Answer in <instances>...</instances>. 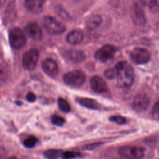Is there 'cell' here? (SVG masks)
Masks as SVG:
<instances>
[{"label": "cell", "instance_id": "6da1fadb", "mask_svg": "<svg viewBox=\"0 0 159 159\" xmlns=\"http://www.w3.org/2000/svg\"><path fill=\"white\" fill-rule=\"evenodd\" d=\"M117 85L122 88H130L134 81V71L133 67L126 61L117 63L115 66Z\"/></svg>", "mask_w": 159, "mask_h": 159}, {"label": "cell", "instance_id": "7a4b0ae2", "mask_svg": "<svg viewBox=\"0 0 159 159\" xmlns=\"http://www.w3.org/2000/svg\"><path fill=\"white\" fill-rule=\"evenodd\" d=\"M86 76L84 72L80 70H74L65 73L63 76L65 83L73 88H79L84 83Z\"/></svg>", "mask_w": 159, "mask_h": 159}, {"label": "cell", "instance_id": "3957f363", "mask_svg": "<svg viewBox=\"0 0 159 159\" xmlns=\"http://www.w3.org/2000/svg\"><path fill=\"white\" fill-rule=\"evenodd\" d=\"M43 25L46 30L52 35H58L65 30V25L51 16H46L43 19Z\"/></svg>", "mask_w": 159, "mask_h": 159}, {"label": "cell", "instance_id": "277c9868", "mask_svg": "<svg viewBox=\"0 0 159 159\" xmlns=\"http://www.w3.org/2000/svg\"><path fill=\"white\" fill-rule=\"evenodd\" d=\"M143 147L138 146H122L119 148L118 153L122 157L128 158H140L145 155Z\"/></svg>", "mask_w": 159, "mask_h": 159}, {"label": "cell", "instance_id": "5b68a950", "mask_svg": "<svg viewBox=\"0 0 159 159\" xmlns=\"http://www.w3.org/2000/svg\"><path fill=\"white\" fill-rule=\"evenodd\" d=\"M26 41L25 35L20 29L15 27L11 30L9 42L12 48L17 50L20 49L25 46Z\"/></svg>", "mask_w": 159, "mask_h": 159}, {"label": "cell", "instance_id": "8992f818", "mask_svg": "<svg viewBox=\"0 0 159 159\" xmlns=\"http://www.w3.org/2000/svg\"><path fill=\"white\" fill-rule=\"evenodd\" d=\"M130 58L136 64H145L150 59V53L145 48L137 47L132 50L130 53Z\"/></svg>", "mask_w": 159, "mask_h": 159}, {"label": "cell", "instance_id": "52a82bcc", "mask_svg": "<svg viewBox=\"0 0 159 159\" xmlns=\"http://www.w3.org/2000/svg\"><path fill=\"white\" fill-rule=\"evenodd\" d=\"M116 52V48L113 45H105L96 52L94 57L96 60L102 62H105L112 59Z\"/></svg>", "mask_w": 159, "mask_h": 159}, {"label": "cell", "instance_id": "ba28073f", "mask_svg": "<svg viewBox=\"0 0 159 159\" xmlns=\"http://www.w3.org/2000/svg\"><path fill=\"white\" fill-rule=\"evenodd\" d=\"M39 52L36 49H30L27 52L22 58V65L28 70H34L38 62Z\"/></svg>", "mask_w": 159, "mask_h": 159}, {"label": "cell", "instance_id": "9c48e42d", "mask_svg": "<svg viewBox=\"0 0 159 159\" xmlns=\"http://www.w3.org/2000/svg\"><path fill=\"white\" fill-rule=\"evenodd\" d=\"M131 17L133 22L137 25H143L146 23L147 19L145 12L137 3L133 4L130 9Z\"/></svg>", "mask_w": 159, "mask_h": 159}, {"label": "cell", "instance_id": "30bf717a", "mask_svg": "<svg viewBox=\"0 0 159 159\" xmlns=\"http://www.w3.org/2000/svg\"><path fill=\"white\" fill-rule=\"evenodd\" d=\"M150 102L149 98L144 94H138L134 98L132 107L137 112L144 111L147 109Z\"/></svg>", "mask_w": 159, "mask_h": 159}, {"label": "cell", "instance_id": "8fae6325", "mask_svg": "<svg viewBox=\"0 0 159 159\" xmlns=\"http://www.w3.org/2000/svg\"><path fill=\"white\" fill-rule=\"evenodd\" d=\"M90 85L92 89L97 93H102L108 90V86L101 77L99 76H94L90 80Z\"/></svg>", "mask_w": 159, "mask_h": 159}, {"label": "cell", "instance_id": "7c38bea8", "mask_svg": "<svg viewBox=\"0 0 159 159\" xmlns=\"http://www.w3.org/2000/svg\"><path fill=\"white\" fill-rule=\"evenodd\" d=\"M43 71L51 77L55 76L58 73V66L57 62L51 58H47L42 63Z\"/></svg>", "mask_w": 159, "mask_h": 159}, {"label": "cell", "instance_id": "4fadbf2b", "mask_svg": "<svg viewBox=\"0 0 159 159\" xmlns=\"http://www.w3.org/2000/svg\"><path fill=\"white\" fill-rule=\"evenodd\" d=\"M25 31L29 37L34 40H40L42 38V31L41 28L34 22L29 24L25 27Z\"/></svg>", "mask_w": 159, "mask_h": 159}, {"label": "cell", "instance_id": "5bb4252c", "mask_svg": "<svg viewBox=\"0 0 159 159\" xmlns=\"http://www.w3.org/2000/svg\"><path fill=\"white\" fill-rule=\"evenodd\" d=\"M44 0H25V6L27 9L35 14L40 13L43 7Z\"/></svg>", "mask_w": 159, "mask_h": 159}, {"label": "cell", "instance_id": "9a60e30c", "mask_svg": "<svg viewBox=\"0 0 159 159\" xmlns=\"http://www.w3.org/2000/svg\"><path fill=\"white\" fill-rule=\"evenodd\" d=\"M66 57L68 60L73 63H78L83 61L85 58V54L81 50H70L66 52Z\"/></svg>", "mask_w": 159, "mask_h": 159}, {"label": "cell", "instance_id": "2e32d148", "mask_svg": "<svg viewBox=\"0 0 159 159\" xmlns=\"http://www.w3.org/2000/svg\"><path fill=\"white\" fill-rule=\"evenodd\" d=\"M76 101L81 106L90 109H98L99 108V103L94 99L89 98L78 97L76 99Z\"/></svg>", "mask_w": 159, "mask_h": 159}, {"label": "cell", "instance_id": "e0dca14e", "mask_svg": "<svg viewBox=\"0 0 159 159\" xmlns=\"http://www.w3.org/2000/svg\"><path fill=\"white\" fill-rule=\"evenodd\" d=\"M83 39V34L78 30H73L66 36V42L71 45H78L81 43Z\"/></svg>", "mask_w": 159, "mask_h": 159}, {"label": "cell", "instance_id": "ac0fdd59", "mask_svg": "<svg viewBox=\"0 0 159 159\" xmlns=\"http://www.w3.org/2000/svg\"><path fill=\"white\" fill-rule=\"evenodd\" d=\"M102 18L99 15L95 14L90 16L86 21V27L90 30H93L100 25Z\"/></svg>", "mask_w": 159, "mask_h": 159}, {"label": "cell", "instance_id": "d6986e66", "mask_svg": "<svg viewBox=\"0 0 159 159\" xmlns=\"http://www.w3.org/2000/svg\"><path fill=\"white\" fill-rule=\"evenodd\" d=\"M63 152L61 150H57V149H51L47 150L44 155L46 157L49 158H58L60 156H62Z\"/></svg>", "mask_w": 159, "mask_h": 159}, {"label": "cell", "instance_id": "ffe728a7", "mask_svg": "<svg viewBox=\"0 0 159 159\" xmlns=\"http://www.w3.org/2000/svg\"><path fill=\"white\" fill-rule=\"evenodd\" d=\"M58 105L60 109L63 112H68L71 110V107L68 102L63 98H59L58 100Z\"/></svg>", "mask_w": 159, "mask_h": 159}, {"label": "cell", "instance_id": "44dd1931", "mask_svg": "<svg viewBox=\"0 0 159 159\" xmlns=\"http://www.w3.org/2000/svg\"><path fill=\"white\" fill-rule=\"evenodd\" d=\"M37 142V139L35 137L29 136L24 140L23 144L25 147L28 148H32L35 147Z\"/></svg>", "mask_w": 159, "mask_h": 159}, {"label": "cell", "instance_id": "7402d4cb", "mask_svg": "<svg viewBox=\"0 0 159 159\" xmlns=\"http://www.w3.org/2000/svg\"><path fill=\"white\" fill-rule=\"evenodd\" d=\"M140 3L150 9H154L158 6L157 0H139Z\"/></svg>", "mask_w": 159, "mask_h": 159}, {"label": "cell", "instance_id": "603a6c76", "mask_svg": "<svg viewBox=\"0 0 159 159\" xmlns=\"http://www.w3.org/2000/svg\"><path fill=\"white\" fill-rule=\"evenodd\" d=\"M109 120L112 122H114L117 124H124L126 123L127 120L126 118L121 116H119V115H116V116H112L109 118Z\"/></svg>", "mask_w": 159, "mask_h": 159}, {"label": "cell", "instance_id": "cb8c5ba5", "mask_svg": "<svg viewBox=\"0 0 159 159\" xmlns=\"http://www.w3.org/2000/svg\"><path fill=\"white\" fill-rule=\"evenodd\" d=\"M51 120H52V122L54 125H57V126H62L65 122L63 117L57 116V115L52 116V118H51Z\"/></svg>", "mask_w": 159, "mask_h": 159}, {"label": "cell", "instance_id": "d4e9b609", "mask_svg": "<svg viewBox=\"0 0 159 159\" xmlns=\"http://www.w3.org/2000/svg\"><path fill=\"white\" fill-rule=\"evenodd\" d=\"M81 156V153L76 152L73 151H66L65 152H63L62 157L63 158H77Z\"/></svg>", "mask_w": 159, "mask_h": 159}, {"label": "cell", "instance_id": "484cf974", "mask_svg": "<svg viewBox=\"0 0 159 159\" xmlns=\"http://www.w3.org/2000/svg\"><path fill=\"white\" fill-rule=\"evenodd\" d=\"M104 76L109 80H112L116 78V68L115 67L114 68H109L107 70H106L104 71Z\"/></svg>", "mask_w": 159, "mask_h": 159}, {"label": "cell", "instance_id": "4316f807", "mask_svg": "<svg viewBox=\"0 0 159 159\" xmlns=\"http://www.w3.org/2000/svg\"><path fill=\"white\" fill-rule=\"evenodd\" d=\"M152 115L155 119L159 120V101H158L154 105L152 111Z\"/></svg>", "mask_w": 159, "mask_h": 159}, {"label": "cell", "instance_id": "83f0119b", "mask_svg": "<svg viewBox=\"0 0 159 159\" xmlns=\"http://www.w3.org/2000/svg\"><path fill=\"white\" fill-rule=\"evenodd\" d=\"M26 99L27 100L30 102H34L35 100H36V96L35 94L32 93V92H29L27 94V96H26Z\"/></svg>", "mask_w": 159, "mask_h": 159}, {"label": "cell", "instance_id": "f1b7e54d", "mask_svg": "<svg viewBox=\"0 0 159 159\" xmlns=\"http://www.w3.org/2000/svg\"><path fill=\"white\" fill-rule=\"evenodd\" d=\"M101 143L100 142H98V143H91V144H89V145H87L84 147V148L86 150H92L97 147H98L99 145H101Z\"/></svg>", "mask_w": 159, "mask_h": 159}]
</instances>
